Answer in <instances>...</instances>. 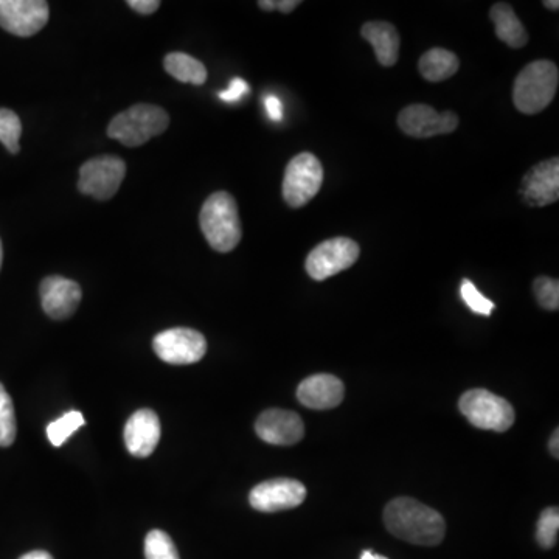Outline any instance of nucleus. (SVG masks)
Segmentation results:
<instances>
[{
    "mask_svg": "<svg viewBox=\"0 0 559 559\" xmlns=\"http://www.w3.org/2000/svg\"><path fill=\"white\" fill-rule=\"evenodd\" d=\"M558 437H559V432L558 429H556V431L553 432L552 438H550V452H552L553 457H556V459H558L559 457Z\"/></svg>",
    "mask_w": 559,
    "mask_h": 559,
    "instance_id": "nucleus-34",
    "label": "nucleus"
},
{
    "mask_svg": "<svg viewBox=\"0 0 559 559\" xmlns=\"http://www.w3.org/2000/svg\"><path fill=\"white\" fill-rule=\"evenodd\" d=\"M521 195L530 207H546L559 198V159L544 160L528 171L522 181Z\"/></svg>",
    "mask_w": 559,
    "mask_h": 559,
    "instance_id": "nucleus-15",
    "label": "nucleus"
},
{
    "mask_svg": "<svg viewBox=\"0 0 559 559\" xmlns=\"http://www.w3.org/2000/svg\"><path fill=\"white\" fill-rule=\"evenodd\" d=\"M299 5H302L300 0H278V2H275V10L288 14L296 10Z\"/></svg>",
    "mask_w": 559,
    "mask_h": 559,
    "instance_id": "nucleus-32",
    "label": "nucleus"
},
{
    "mask_svg": "<svg viewBox=\"0 0 559 559\" xmlns=\"http://www.w3.org/2000/svg\"><path fill=\"white\" fill-rule=\"evenodd\" d=\"M255 431L261 440L269 445H296L305 435L302 418L291 410H266L258 417Z\"/></svg>",
    "mask_w": 559,
    "mask_h": 559,
    "instance_id": "nucleus-14",
    "label": "nucleus"
},
{
    "mask_svg": "<svg viewBox=\"0 0 559 559\" xmlns=\"http://www.w3.org/2000/svg\"><path fill=\"white\" fill-rule=\"evenodd\" d=\"M16 438V415H14L13 401L5 387L0 384V446L13 445Z\"/></svg>",
    "mask_w": 559,
    "mask_h": 559,
    "instance_id": "nucleus-25",
    "label": "nucleus"
},
{
    "mask_svg": "<svg viewBox=\"0 0 559 559\" xmlns=\"http://www.w3.org/2000/svg\"><path fill=\"white\" fill-rule=\"evenodd\" d=\"M164 67L171 77L181 83L195 84L201 86L207 81V69L201 61L196 60L187 53L173 52L165 56Z\"/></svg>",
    "mask_w": 559,
    "mask_h": 559,
    "instance_id": "nucleus-21",
    "label": "nucleus"
},
{
    "mask_svg": "<svg viewBox=\"0 0 559 559\" xmlns=\"http://www.w3.org/2000/svg\"><path fill=\"white\" fill-rule=\"evenodd\" d=\"M46 0H0V27L11 35L28 38L49 22Z\"/></svg>",
    "mask_w": 559,
    "mask_h": 559,
    "instance_id": "nucleus-10",
    "label": "nucleus"
},
{
    "mask_svg": "<svg viewBox=\"0 0 559 559\" xmlns=\"http://www.w3.org/2000/svg\"><path fill=\"white\" fill-rule=\"evenodd\" d=\"M384 522L393 536L415 546H438L445 539L443 516L409 497L392 500L384 510Z\"/></svg>",
    "mask_w": 559,
    "mask_h": 559,
    "instance_id": "nucleus-1",
    "label": "nucleus"
},
{
    "mask_svg": "<svg viewBox=\"0 0 559 559\" xmlns=\"http://www.w3.org/2000/svg\"><path fill=\"white\" fill-rule=\"evenodd\" d=\"M264 108L268 112L269 119L280 122L283 119V103L277 95H266L264 97Z\"/></svg>",
    "mask_w": 559,
    "mask_h": 559,
    "instance_id": "nucleus-30",
    "label": "nucleus"
},
{
    "mask_svg": "<svg viewBox=\"0 0 559 559\" xmlns=\"http://www.w3.org/2000/svg\"><path fill=\"white\" fill-rule=\"evenodd\" d=\"M249 92V84L243 78H233L232 83L229 84V89L219 92L218 97L229 105H235L238 101L243 100V97H246Z\"/></svg>",
    "mask_w": 559,
    "mask_h": 559,
    "instance_id": "nucleus-29",
    "label": "nucleus"
},
{
    "mask_svg": "<svg viewBox=\"0 0 559 559\" xmlns=\"http://www.w3.org/2000/svg\"><path fill=\"white\" fill-rule=\"evenodd\" d=\"M128 7L137 11V13L148 16V14L156 13L159 10L160 2L159 0H129Z\"/></svg>",
    "mask_w": 559,
    "mask_h": 559,
    "instance_id": "nucleus-31",
    "label": "nucleus"
},
{
    "mask_svg": "<svg viewBox=\"0 0 559 559\" xmlns=\"http://www.w3.org/2000/svg\"><path fill=\"white\" fill-rule=\"evenodd\" d=\"M460 61L455 53L446 49H431L429 52L421 56L418 69H420L421 77L431 83H440V81L449 80L459 72Z\"/></svg>",
    "mask_w": 559,
    "mask_h": 559,
    "instance_id": "nucleus-20",
    "label": "nucleus"
},
{
    "mask_svg": "<svg viewBox=\"0 0 559 559\" xmlns=\"http://www.w3.org/2000/svg\"><path fill=\"white\" fill-rule=\"evenodd\" d=\"M362 38L372 44L376 60L381 66L392 67L400 58V35L395 25L384 21H373L364 24L361 30Z\"/></svg>",
    "mask_w": 559,
    "mask_h": 559,
    "instance_id": "nucleus-18",
    "label": "nucleus"
},
{
    "mask_svg": "<svg viewBox=\"0 0 559 559\" xmlns=\"http://www.w3.org/2000/svg\"><path fill=\"white\" fill-rule=\"evenodd\" d=\"M398 125L407 136L428 139L454 132L459 126V115L451 111L440 114L428 105H410L398 115Z\"/></svg>",
    "mask_w": 559,
    "mask_h": 559,
    "instance_id": "nucleus-11",
    "label": "nucleus"
},
{
    "mask_svg": "<svg viewBox=\"0 0 559 559\" xmlns=\"http://www.w3.org/2000/svg\"><path fill=\"white\" fill-rule=\"evenodd\" d=\"M19 559H53L50 553L44 552V550H35V552L25 553Z\"/></svg>",
    "mask_w": 559,
    "mask_h": 559,
    "instance_id": "nucleus-33",
    "label": "nucleus"
},
{
    "mask_svg": "<svg viewBox=\"0 0 559 559\" xmlns=\"http://www.w3.org/2000/svg\"><path fill=\"white\" fill-rule=\"evenodd\" d=\"M345 387L333 375H314L300 382L297 398L308 409H334L344 400Z\"/></svg>",
    "mask_w": 559,
    "mask_h": 559,
    "instance_id": "nucleus-17",
    "label": "nucleus"
},
{
    "mask_svg": "<svg viewBox=\"0 0 559 559\" xmlns=\"http://www.w3.org/2000/svg\"><path fill=\"white\" fill-rule=\"evenodd\" d=\"M306 499V488L299 480L272 479L260 483L250 491L249 502L255 510L263 513L291 510Z\"/></svg>",
    "mask_w": 559,
    "mask_h": 559,
    "instance_id": "nucleus-12",
    "label": "nucleus"
},
{
    "mask_svg": "<svg viewBox=\"0 0 559 559\" xmlns=\"http://www.w3.org/2000/svg\"><path fill=\"white\" fill-rule=\"evenodd\" d=\"M153 348L167 364L188 365L204 358L207 341L199 331L191 328H171L154 337Z\"/></svg>",
    "mask_w": 559,
    "mask_h": 559,
    "instance_id": "nucleus-9",
    "label": "nucleus"
},
{
    "mask_svg": "<svg viewBox=\"0 0 559 559\" xmlns=\"http://www.w3.org/2000/svg\"><path fill=\"white\" fill-rule=\"evenodd\" d=\"M542 5H544V7L546 8H549V10H559L558 0H544V2H542Z\"/></svg>",
    "mask_w": 559,
    "mask_h": 559,
    "instance_id": "nucleus-35",
    "label": "nucleus"
},
{
    "mask_svg": "<svg viewBox=\"0 0 559 559\" xmlns=\"http://www.w3.org/2000/svg\"><path fill=\"white\" fill-rule=\"evenodd\" d=\"M170 125V115L156 105L131 106L115 115L108 126V136L129 148L145 145L153 137L160 136Z\"/></svg>",
    "mask_w": 559,
    "mask_h": 559,
    "instance_id": "nucleus-4",
    "label": "nucleus"
},
{
    "mask_svg": "<svg viewBox=\"0 0 559 559\" xmlns=\"http://www.w3.org/2000/svg\"><path fill=\"white\" fill-rule=\"evenodd\" d=\"M145 558L146 559H181L178 549L174 546L173 539L162 532L153 530L148 533L145 539Z\"/></svg>",
    "mask_w": 559,
    "mask_h": 559,
    "instance_id": "nucleus-24",
    "label": "nucleus"
},
{
    "mask_svg": "<svg viewBox=\"0 0 559 559\" xmlns=\"http://www.w3.org/2000/svg\"><path fill=\"white\" fill-rule=\"evenodd\" d=\"M535 296L544 310L556 311L559 308V283L555 278L538 277L535 280Z\"/></svg>",
    "mask_w": 559,
    "mask_h": 559,
    "instance_id": "nucleus-27",
    "label": "nucleus"
},
{
    "mask_svg": "<svg viewBox=\"0 0 559 559\" xmlns=\"http://www.w3.org/2000/svg\"><path fill=\"white\" fill-rule=\"evenodd\" d=\"M39 294H41L42 310L46 311L50 319L55 320L72 317L78 310L83 296L77 282L61 275H50L44 278L39 286Z\"/></svg>",
    "mask_w": 559,
    "mask_h": 559,
    "instance_id": "nucleus-13",
    "label": "nucleus"
},
{
    "mask_svg": "<svg viewBox=\"0 0 559 559\" xmlns=\"http://www.w3.org/2000/svg\"><path fill=\"white\" fill-rule=\"evenodd\" d=\"M84 417L78 410H72L69 414L63 415V417L58 418V420L53 421L49 424L47 428V437H49L50 443L56 448H60L69 440L70 435L73 432H77L78 429L83 428Z\"/></svg>",
    "mask_w": 559,
    "mask_h": 559,
    "instance_id": "nucleus-22",
    "label": "nucleus"
},
{
    "mask_svg": "<svg viewBox=\"0 0 559 559\" xmlns=\"http://www.w3.org/2000/svg\"><path fill=\"white\" fill-rule=\"evenodd\" d=\"M199 224L205 240L221 254L235 249L243 237L237 201L227 191H216L204 202Z\"/></svg>",
    "mask_w": 559,
    "mask_h": 559,
    "instance_id": "nucleus-2",
    "label": "nucleus"
},
{
    "mask_svg": "<svg viewBox=\"0 0 559 559\" xmlns=\"http://www.w3.org/2000/svg\"><path fill=\"white\" fill-rule=\"evenodd\" d=\"M125 176L126 164L120 157H94L80 168L78 190L98 201H108L119 191Z\"/></svg>",
    "mask_w": 559,
    "mask_h": 559,
    "instance_id": "nucleus-7",
    "label": "nucleus"
},
{
    "mask_svg": "<svg viewBox=\"0 0 559 559\" xmlns=\"http://www.w3.org/2000/svg\"><path fill=\"white\" fill-rule=\"evenodd\" d=\"M160 432V420L154 410H137L125 426L126 449L134 457H148L159 445Z\"/></svg>",
    "mask_w": 559,
    "mask_h": 559,
    "instance_id": "nucleus-16",
    "label": "nucleus"
},
{
    "mask_svg": "<svg viewBox=\"0 0 559 559\" xmlns=\"http://www.w3.org/2000/svg\"><path fill=\"white\" fill-rule=\"evenodd\" d=\"M22 136V123L16 112L0 109V143L10 151L18 154L21 151L19 140Z\"/></svg>",
    "mask_w": 559,
    "mask_h": 559,
    "instance_id": "nucleus-23",
    "label": "nucleus"
},
{
    "mask_svg": "<svg viewBox=\"0 0 559 559\" xmlns=\"http://www.w3.org/2000/svg\"><path fill=\"white\" fill-rule=\"evenodd\" d=\"M459 407L463 417L483 431H508L516 417L513 406L507 400L483 389L463 393Z\"/></svg>",
    "mask_w": 559,
    "mask_h": 559,
    "instance_id": "nucleus-5",
    "label": "nucleus"
},
{
    "mask_svg": "<svg viewBox=\"0 0 559 559\" xmlns=\"http://www.w3.org/2000/svg\"><path fill=\"white\" fill-rule=\"evenodd\" d=\"M490 18L496 27V35L511 49H522L528 42V33L522 22L507 2H497L490 11Z\"/></svg>",
    "mask_w": 559,
    "mask_h": 559,
    "instance_id": "nucleus-19",
    "label": "nucleus"
},
{
    "mask_svg": "<svg viewBox=\"0 0 559 559\" xmlns=\"http://www.w3.org/2000/svg\"><path fill=\"white\" fill-rule=\"evenodd\" d=\"M361 559H387L386 556L375 555V553L370 552V550H365L362 552Z\"/></svg>",
    "mask_w": 559,
    "mask_h": 559,
    "instance_id": "nucleus-36",
    "label": "nucleus"
},
{
    "mask_svg": "<svg viewBox=\"0 0 559 559\" xmlns=\"http://www.w3.org/2000/svg\"><path fill=\"white\" fill-rule=\"evenodd\" d=\"M558 83V67L552 61L541 60L528 64L514 80V106L522 114H539L552 103Z\"/></svg>",
    "mask_w": 559,
    "mask_h": 559,
    "instance_id": "nucleus-3",
    "label": "nucleus"
},
{
    "mask_svg": "<svg viewBox=\"0 0 559 559\" xmlns=\"http://www.w3.org/2000/svg\"><path fill=\"white\" fill-rule=\"evenodd\" d=\"M323 167L314 154L302 153L289 162L283 179V198L292 209H300L319 193Z\"/></svg>",
    "mask_w": 559,
    "mask_h": 559,
    "instance_id": "nucleus-6",
    "label": "nucleus"
},
{
    "mask_svg": "<svg viewBox=\"0 0 559 559\" xmlns=\"http://www.w3.org/2000/svg\"><path fill=\"white\" fill-rule=\"evenodd\" d=\"M460 294H462L463 302L466 303L469 310L476 314H482V316H491L494 311V303L488 300L487 297H483L482 292L473 285V282L469 280H463L462 288H460Z\"/></svg>",
    "mask_w": 559,
    "mask_h": 559,
    "instance_id": "nucleus-28",
    "label": "nucleus"
},
{
    "mask_svg": "<svg viewBox=\"0 0 559 559\" xmlns=\"http://www.w3.org/2000/svg\"><path fill=\"white\" fill-rule=\"evenodd\" d=\"M359 254L361 250L358 243L350 238H331L311 250L306 258V272L313 280L323 282L351 268L358 261Z\"/></svg>",
    "mask_w": 559,
    "mask_h": 559,
    "instance_id": "nucleus-8",
    "label": "nucleus"
},
{
    "mask_svg": "<svg viewBox=\"0 0 559 559\" xmlns=\"http://www.w3.org/2000/svg\"><path fill=\"white\" fill-rule=\"evenodd\" d=\"M558 532L559 510L556 507L547 508L539 516L538 530H536L539 546L544 547V549L555 547L556 541H558Z\"/></svg>",
    "mask_w": 559,
    "mask_h": 559,
    "instance_id": "nucleus-26",
    "label": "nucleus"
},
{
    "mask_svg": "<svg viewBox=\"0 0 559 559\" xmlns=\"http://www.w3.org/2000/svg\"><path fill=\"white\" fill-rule=\"evenodd\" d=\"M2 261H4V249H2V241H0V268H2Z\"/></svg>",
    "mask_w": 559,
    "mask_h": 559,
    "instance_id": "nucleus-37",
    "label": "nucleus"
}]
</instances>
